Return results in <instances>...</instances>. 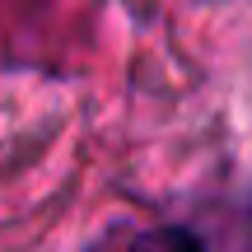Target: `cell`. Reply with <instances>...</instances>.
<instances>
[{"label": "cell", "mask_w": 252, "mask_h": 252, "mask_svg": "<svg viewBox=\"0 0 252 252\" xmlns=\"http://www.w3.org/2000/svg\"><path fill=\"white\" fill-rule=\"evenodd\" d=\"M126 252H210V248L187 224H154V229H140Z\"/></svg>", "instance_id": "obj_1"}]
</instances>
